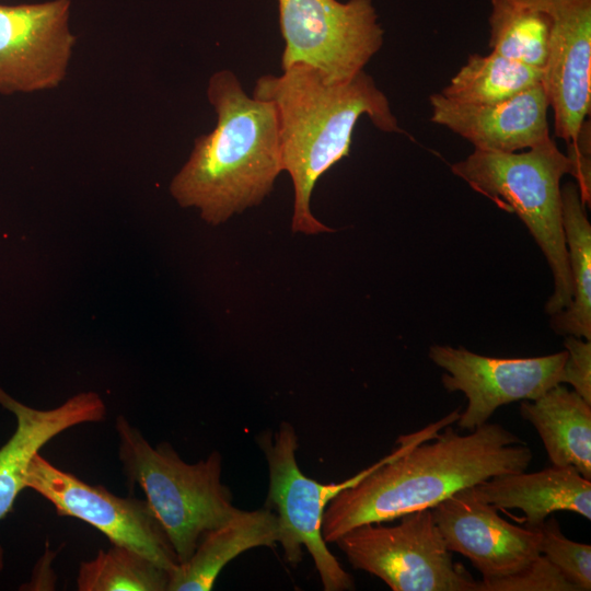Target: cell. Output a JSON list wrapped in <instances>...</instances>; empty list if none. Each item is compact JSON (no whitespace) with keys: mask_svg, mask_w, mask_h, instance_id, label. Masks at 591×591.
Listing matches in <instances>:
<instances>
[{"mask_svg":"<svg viewBox=\"0 0 591 591\" xmlns=\"http://www.w3.org/2000/svg\"><path fill=\"white\" fill-rule=\"evenodd\" d=\"M431 511L447 548L466 557L482 579L517 572L541 555L540 528L508 522L472 487L454 493Z\"/></svg>","mask_w":591,"mask_h":591,"instance_id":"12","label":"cell"},{"mask_svg":"<svg viewBox=\"0 0 591 591\" xmlns=\"http://www.w3.org/2000/svg\"><path fill=\"white\" fill-rule=\"evenodd\" d=\"M285 40L281 69L304 63L329 81L363 70L383 45L372 0H277Z\"/></svg>","mask_w":591,"mask_h":591,"instance_id":"8","label":"cell"},{"mask_svg":"<svg viewBox=\"0 0 591 591\" xmlns=\"http://www.w3.org/2000/svg\"><path fill=\"white\" fill-rule=\"evenodd\" d=\"M334 544L355 569L393 591H475L476 580L453 563L431 509L407 513L395 525L361 524Z\"/></svg>","mask_w":591,"mask_h":591,"instance_id":"7","label":"cell"},{"mask_svg":"<svg viewBox=\"0 0 591 591\" xmlns=\"http://www.w3.org/2000/svg\"><path fill=\"white\" fill-rule=\"evenodd\" d=\"M564 346L567 357L561 384H570L576 393L591 404V340L567 335Z\"/></svg>","mask_w":591,"mask_h":591,"instance_id":"25","label":"cell"},{"mask_svg":"<svg viewBox=\"0 0 591 591\" xmlns=\"http://www.w3.org/2000/svg\"><path fill=\"white\" fill-rule=\"evenodd\" d=\"M540 553L578 591L591 590V546L566 537L558 521L548 517L540 526Z\"/></svg>","mask_w":591,"mask_h":591,"instance_id":"23","label":"cell"},{"mask_svg":"<svg viewBox=\"0 0 591 591\" xmlns=\"http://www.w3.org/2000/svg\"><path fill=\"white\" fill-rule=\"evenodd\" d=\"M207 97L217 125L195 139L170 192L179 206L197 208L201 219L219 225L273 190L281 151L274 105L250 97L233 72L213 73Z\"/></svg>","mask_w":591,"mask_h":591,"instance_id":"3","label":"cell"},{"mask_svg":"<svg viewBox=\"0 0 591 591\" xmlns=\"http://www.w3.org/2000/svg\"><path fill=\"white\" fill-rule=\"evenodd\" d=\"M532 457L525 442L499 424L486 422L467 434L449 425L339 493L324 512L322 535L335 543L361 524L432 509L461 489L526 471Z\"/></svg>","mask_w":591,"mask_h":591,"instance_id":"1","label":"cell"},{"mask_svg":"<svg viewBox=\"0 0 591 591\" xmlns=\"http://www.w3.org/2000/svg\"><path fill=\"white\" fill-rule=\"evenodd\" d=\"M280 76L257 79L253 97L270 102L276 112L282 171L294 192L292 231L318 234L333 230L310 208L317 179L349 155L358 119L367 115L384 132H399L385 94L363 70L344 81H329L318 69L294 63Z\"/></svg>","mask_w":591,"mask_h":591,"instance_id":"2","label":"cell"},{"mask_svg":"<svg viewBox=\"0 0 591 591\" xmlns=\"http://www.w3.org/2000/svg\"><path fill=\"white\" fill-rule=\"evenodd\" d=\"M543 83V70L491 51L470 55L467 61L440 92L459 103L493 104Z\"/></svg>","mask_w":591,"mask_h":591,"instance_id":"21","label":"cell"},{"mask_svg":"<svg viewBox=\"0 0 591 591\" xmlns=\"http://www.w3.org/2000/svg\"><path fill=\"white\" fill-rule=\"evenodd\" d=\"M269 473L266 507L278 519L279 541L285 560L297 566L305 547L313 559L325 591L354 590L355 583L331 553L322 535V521L328 503L343 490L350 488L385 462L405 453L417 444L409 434L398 437L393 451L339 483H320L300 470L297 461L298 436L289 422H281L275 431H265L257 438Z\"/></svg>","mask_w":591,"mask_h":591,"instance_id":"6","label":"cell"},{"mask_svg":"<svg viewBox=\"0 0 591 591\" xmlns=\"http://www.w3.org/2000/svg\"><path fill=\"white\" fill-rule=\"evenodd\" d=\"M491 51L544 70L552 18L546 0H490Z\"/></svg>","mask_w":591,"mask_h":591,"instance_id":"20","label":"cell"},{"mask_svg":"<svg viewBox=\"0 0 591 591\" xmlns=\"http://www.w3.org/2000/svg\"><path fill=\"white\" fill-rule=\"evenodd\" d=\"M118 457L162 524L178 559L186 561L202 535L239 511L221 483L222 459L215 451L196 463L183 461L166 442L152 447L123 416L116 418Z\"/></svg>","mask_w":591,"mask_h":591,"instance_id":"5","label":"cell"},{"mask_svg":"<svg viewBox=\"0 0 591 591\" xmlns=\"http://www.w3.org/2000/svg\"><path fill=\"white\" fill-rule=\"evenodd\" d=\"M70 0L0 3V94L57 88L76 45Z\"/></svg>","mask_w":591,"mask_h":591,"instance_id":"11","label":"cell"},{"mask_svg":"<svg viewBox=\"0 0 591 591\" xmlns=\"http://www.w3.org/2000/svg\"><path fill=\"white\" fill-rule=\"evenodd\" d=\"M25 486L46 498L57 514L80 519L101 531L113 545L130 548L167 571L179 559L147 499L118 497L62 471L39 453L25 473Z\"/></svg>","mask_w":591,"mask_h":591,"instance_id":"9","label":"cell"},{"mask_svg":"<svg viewBox=\"0 0 591 591\" xmlns=\"http://www.w3.org/2000/svg\"><path fill=\"white\" fill-rule=\"evenodd\" d=\"M170 571L146 556L120 545L99 551L82 561L77 578L79 591H167Z\"/></svg>","mask_w":591,"mask_h":591,"instance_id":"22","label":"cell"},{"mask_svg":"<svg viewBox=\"0 0 591 591\" xmlns=\"http://www.w3.org/2000/svg\"><path fill=\"white\" fill-rule=\"evenodd\" d=\"M590 121L586 120L577 137L567 142V159L570 164V175L576 178L584 205L591 199V163H590Z\"/></svg>","mask_w":591,"mask_h":591,"instance_id":"26","label":"cell"},{"mask_svg":"<svg viewBox=\"0 0 591 591\" xmlns=\"http://www.w3.org/2000/svg\"><path fill=\"white\" fill-rule=\"evenodd\" d=\"M560 192L572 299L552 315V327L561 335L591 340V225L577 184L567 182Z\"/></svg>","mask_w":591,"mask_h":591,"instance_id":"19","label":"cell"},{"mask_svg":"<svg viewBox=\"0 0 591 591\" xmlns=\"http://www.w3.org/2000/svg\"><path fill=\"white\" fill-rule=\"evenodd\" d=\"M451 171L475 192L515 212L545 255L554 278V291L545 311L554 315L572 299V283L563 227L561 186L570 174L565 153L549 136L522 152L474 150L453 163Z\"/></svg>","mask_w":591,"mask_h":591,"instance_id":"4","label":"cell"},{"mask_svg":"<svg viewBox=\"0 0 591 591\" xmlns=\"http://www.w3.org/2000/svg\"><path fill=\"white\" fill-rule=\"evenodd\" d=\"M520 414L537 431L552 465L573 466L591 480V404L557 384L522 401Z\"/></svg>","mask_w":591,"mask_h":591,"instance_id":"18","label":"cell"},{"mask_svg":"<svg viewBox=\"0 0 591 591\" xmlns=\"http://www.w3.org/2000/svg\"><path fill=\"white\" fill-rule=\"evenodd\" d=\"M279 533L271 509H239L227 522L206 532L192 556L170 572L167 591L211 590L225 565L251 548L278 544Z\"/></svg>","mask_w":591,"mask_h":591,"instance_id":"17","label":"cell"},{"mask_svg":"<svg viewBox=\"0 0 591 591\" xmlns=\"http://www.w3.org/2000/svg\"><path fill=\"white\" fill-rule=\"evenodd\" d=\"M472 488L498 510H521L529 528H540L555 511H571L591 520V480L573 466L497 475Z\"/></svg>","mask_w":591,"mask_h":591,"instance_id":"16","label":"cell"},{"mask_svg":"<svg viewBox=\"0 0 591 591\" xmlns=\"http://www.w3.org/2000/svg\"><path fill=\"white\" fill-rule=\"evenodd\" d=\"M475 591H578L543 555L511 575L476 581Z\"/></svg>","mask_w":591,"mask_h":591,"instance_id":"24","label":"cell"},{"mask_svg":"<svg viewBox=\"0 0 591 591\" xmlns=\"http://www.w3.org/2000/svg\"><path fill=\"white\" fill-rule=\"evenodd\" d=\"M430 120L486 152H517L548 138V96L543 83L493 104L451 101L441 93L429 97Z\"/></svg>","mask_w":591,"mask_h":591,"instance_id":"14","label":"cell"},{"mask_svg":"<svg viewBox=\"0 0 591 591\" xmlns=\"http://www.w3.org/2000/svg\"><path fill=\"white\" fill-rule=\"evenodd\" d=\"M552 18L543 85L555 135L572 141L591 104V0H546Z\"/></svg>","mask_w":591,"mask_h":591,"instance_id":"13","label":"cell"},{"mask_svg":"<svg viewBox=\"0 0 591 591\" xmlns=\"http://www.w3.org/2000/svg\"><path fill=\"white\" fill-rule=\"evenodd\" d=\"M566 357V350L532 358H495L462 347L429 348L431 361L445 371L441 379L443 387L462 392L467 398L456 422L470 431L488 422L500 406L535 399L561 384Z\"/></svg>","mask_w":591,"mask_h":591,"instance_id":"10","label":"cell"},{"mask_svg":"<svg viewBox=\"0 0 591 591\" xmlns=\"http://www.w3.org/2000/svg\"><path fill=\"white\" fill-rule=\"evenodd\" d=\"M0 404L16 418V429L0 448V520L13 508L19 493L26 488L25 473L39 450L60 432L84 422L104 420L106 407L94 392L79 393L58 407L35 409L12 398L0 387ZM0 545V570L3 568Z\"/></svg>","mask_w":591,"mask_h":591,"instance_id":"15","label":"cell"}]
</instances>
